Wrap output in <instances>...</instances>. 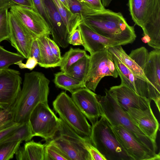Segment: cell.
I'll use <instances>...</instances> for the list:
<instances>
[{
    "label": "cell",
    "instance_id": "cell-1",
    "mask_svg": "<svg viewBox=\"0 0 160 160\" xmlns=\"http://www.w3.org/2000/svg\"><path fill=\"white\" fill-rule=\"evenodd\" d=\"M49 80L41 72L32 71L24 74L22 87L10 109L14 122L29 121L30 115L39 103H48Z\"/></svg>",
    "mask_w": 160,
    "mask_h": 160
},
{
    "label": "cell",
    "instance_id": "cell-2",
    "mask_svg": "<svg viewBox=\"0 0 160 160\" xmlns=\"http://www.w3.org/2000/svg\"><path fill=\"white\" fill-rule=\"evenodd\" d=\"M82 22L96 33L122 45L132 43L136 38L134 26L129 25L120 12L96 8Z\"/></svg>",
    "mask_w": 160,
    "mask_h": 160
},
{
    "label": "cell",
    "instance_id": "cell-3",
    "mask_svg": "<svg viewBox=\"0 0 160 160\" xmlns=\"http://www.w3.org/2000/svg\"><path fill=\"white\" fill-rule=\"evenodd\" d=\"M132 19L141 28L142 40L154 49H160V0H128Z\"/></svg>",
    "mask_w": 160,
    "mask_h": 160
},
{
    "label": "cell",
    "instance_id": "cell-4",
    "mask_svg": "<svg viewBox=\"0 0 160 160\" xmlns=\"http://www.w3.org/2000/svg\"><path fill=\"white\" fill-rule=\"evenodd\" d=\"M105 95H96L101 116L103 117L112 126H120L125 129L138 141L153 152L158 147L155 141L140 129L127 112L124 110L116 100L106 89Z\"/></svg>",
    "mask_w": 160,
    "mask_h": 160
},
{
    "label": "cell",
    "instance_id": "cell-5",
    "mask_svg": "<svg viewBox=\"0 0 160 160\" xmlns=\"http://www.w3.org/2000/svg\"><path fill=\"white\" fill-rule=\"evenodd\" d=\"M92 125L90 138L106 160H134L119 142L112 126L103 116Z\"/></svg>",
    "mask_w": 160,
    "mask_h": 160
},
{
    "label": "cell",
    "instance_id": "cell-6",
    "mask_svg": "<svg viewBox=\"0 0 160 160\" xmlns=\"http://www.w3.org/2000/svg\"><path fill=\"white\" fill-rule=\"evenodd\" d=\"M53 108L70 127L81 136L90 137L92 126L72 98L62 92L53 102Z\"/></svg>",
    "mask_w": 160,
    "mask_h": 160
},
{
    "label": "cell",
    "instance_id": "cell-7",
    "mask_svg": "<svg viewBox=\"0 0 160 160\" xmlns=\"http://www.w3.org/2000/svg\"><path fill=\"white\" fill-rule=\"evenodd\" d=\"M29 122L33 137H40L47 142L56 136L60 126V118L57 117L48 103H40L32 112Z\"/></svg>",
    "mask_w": 160,
    "mask_h": 160
},
{
    "label": "cell",
    "instance_id": "cell-8",
    "mask_svg": "<svg viewBox=\"0 0 160 160\" xmlns=\"http://www.w3.org/2000/svg\"><path fill=\"white\" fill-rule=\"evenodd\" d=\"M89 70L85 82V87L93 92L104 77L117 78L118 73L112 54L108 49L90 54Z\"/></svg>",
    "mask_w": 160,
    "mask_h": 160
},
{
    "label": "cell",
    "instance_id": "cell-9",
    "mask_svg": "<svg viewBox=\"0 0 160 160\" xmlns=\"http://www.w3.org/2000/svg\"><path fill=\"white\" fill-rule=\"evenodd\" d=\"M111 54L121 78V84L126 86L137 94L151 101L153 100L157 107H159L160 99L156 96L150 84L142 78L134 74L114 55Z\"/></svg>",
    "mask_w": 160,
    "mask_h": 160
},
{
    "label": "cell",
    "instance_id": "cell-10",
    "mask_svg": "<svg viewBox=\"0 0 160 160\" xmlns=\"http://www.w3.org/2000/svg\"><path fill=\"white\" fill-rule=\"evenodd\" d=\"M10 12L19 22L35 38L51 33L45 20L33 9L19 5H14Z\"/></svg>",
    "mask_w": 160,
    "mask_h": 160
},
{
    "label": "cell",
    "instance_id": "cell-11",
    "mask_svg": "<svg viewBox=\"0 0 160 160\" xmlns=\"http://www.w3.org/2000/svg\"><path fill=\"white\" fill-rule=\"evenodd\" d=\"M20 72L8 68L0 73V108L9 109L15 102L21 89Z\"/></svg>",
    "mask_w": 160,
    "mask_h": 160
},
{
    "label": "cell",
    "instance_id": "cell-12",
    "mask_svg": "<svg viewBox=\"0 0 160 160\" xmlns=\"http://www.w3.org/2000/svg\"><path fill=\"white\" fill-rule=\"evenodd\" d=\"M111 126L120 143L134 160H160L159 153L152 151L123 127Z\"/></svg>",
    "mask_w": 160,
    "mask_h": 160
},
{
    "label": "cell",
    "instance_id": "cell-13",
    "mask_svg": "<svg viewBox=\"0 0 160 160\" xmlns=\"http://www.w3.org/2000/svg\"><path fill=\"white\" fill-rule=\"evenodd\" d=\"M9 28L8 40L18 53L27 59L30 56L31 48L36 39L10 12L8 13Z\"/></svg>",
    "mask_w": 160,
    "mask_h": 160
},
{
    "label": "cell",
    "instance_id": "cell-14",
    "mask_svg": "<svg viewBox=\"0 0 160 160\" xmlns=\"http://www.w3.org/2000/svg\"><path fill=\"white\" fill-rule=\"evenodd\" d=\"M96 95L86 88L79 89L72 93V100L92 125L101 116Z\"/></svg>",
    "mask_w": 160,
    "mask_h": 160
},
{
    "label": "cell",
    "instance_id": "cell-15",
    "mask_svg": "<svg viewBox=\"0 0 160 160\" xmlns=\"http://www.w3.org/2000/svg\"><path fill=\"white\" fill-rule=\"evenodd\" d=\"M108 91L125 111L130 108L143 110L150 105V100L137 94L127 86L122 84L111 87Z\"/></svg>",
    "mask_w": 160,
    "mask_h": 160
},
{
    "label": "cell",
    "instance_id": "cell-16",
    "mask_svg": "<svg viewBox=\"0 0 160 160\" xmlns=\"http://www.w3.org/2000/svg\"><path fill=\"white\" fill-rule=\"evenodd\" d=\"M42 1L50 20V31L53 40L59 47L67 48L69 44V35L61 16L52 0Z\"/></svg>",
    "mask_w": 160,
    "mask_h": 160
},
{
    "label": "cell",
    "instance_id": "cell-17",
    "mask_svg": "<svg viewBox=\"0 0 160 160\" xmlns=\"http://www.w3.org/2000/svg\"><path fill=\"white\" fill-rule=\"evenodd\" d=\"M78 28L81 32L82 46L90 54L111 47L122 45L119 42L96 33L83 22L79 25Z\"/></svg>",
    "mask_w": 160,
    "mask_h": 160
},
{
    "label": "cell",
    "instance_id": "cell-18",
    "mask_svg": "<svg viewBox=\"0 0 160 160\" xmlns=\"http://www.w3.org/2000/svg\"><path fill=\"white\" fill-rule=\"evenodd\" d=\"M126 112L145 135L156 141L159 124L151 105L143 110L130 108Z\"/></svg>",
    "mask_w": 160,
    "mask_h": 160
},
{
    "label": "cell",
    "instance_id": "cell-19",
    "mask_svg": "<svg viewBox=\"0 0 160 160\" xmlns=\"http://www.w3.org/2000/svg\"><path fill=\"white\" fill-rule=\"evenodd\" d=\"M50 142L64 152L70 160H92L88 151L68 136L59 133Z\"/></svg>",
    "mask_w": 160,
    "mask_h": 160
},
{
    "label": "cell",
    "instance_id": "cell-20",
    "mask_svg": "<svg viewBox=\"0 0 160 160\" xmlns=\"http://www.w3.org/2000/svg\"><path fill=\"white\" fill-rule=\"evenodd\" d=\"M143 66L146 77L155 89L160 92V49H154L149 52Z\"/></svg>",
    "mask_w": 160,
    "mask_h": 160
},
{
    "label": "cell",
    "instance_id": "cell-21",
    "mask_svg": "<svg viewBox=\"0 0 160 160\" xmlns=\"http://www.w3.org/2000/svg\"><path fill=\"white\" fill-rule=\"evenodd\" d=\"M60 118V124L58 132L59 133L69 137L86 149L90 153L92 160H102L103 159V156L92 144L89 137L79 135Z\"/></svg>",
    "mask_w": 160,
    "mask_h": 160
},
{
    "label": "cell",
    "instance_id": "cell-22",
    "mask_svg": "<svg viewBox=\"0 0 160 160\" xmlns=\"http://www.w3.org/2000/svg\"><path fill=\"white\" fill-rule=\"evenodd\" d=\"M45 144L34 140L28 141L20 147L16 153L18 160H44Z\"/></svg>",
    "mask_w": 160,
    "mask_h": 160
},
{
    "label": "cell",
    "instance_id": "cell-23",
    "mask_svg": "<svg viewBox=\"0 0 160 160\" xmlns=\"http://www.w3.org/2000/svg\"><path fill=\"white\" fill-rule=\"evenodd\" d=\"M108 50L132 73L146 80L152 87L156 96L158 97H160V92L157 91L149 82L144 75L143 70L127 54L121 45L111 47Z\"/></svg>",
    "mask_w": 160,
    "mask_h": 160
},
{
    "label": "cell",
    "instance_id": "cell-24",
    "mask_svg": "<svg viewBox=\"0 0 160 160\" xmlns=\"http://www.w3.org/2000/svg\"><path fill=\"white\" fill-rule=\"evenodd\" d=\"M42 36L36 38L40 47L42 63L40 67L45 68L60 67L62 58L56 57L48 44V38Z\"/></svg>",
    "mask_w": 160,
    "mask_h": 160
},
{
    "label": "cell",
    "instance_id": "cell-25",
    "mask_svg": "<svg viewBox=\"0 0 160 160\" xmlns=\"http://www.w3.org/2000/svg\"><path fill=\"white\" fill-rule=\"evenodd\" d=\"M61 16L67 27L69 36L82 22L79 15L72 14L59 0H52Z\"/></svg>",
    "mask_w": 160,
    "mask_h": 160
},
{
    "label": "cell",
    "instance_id": "cell-26",
    "mask_svg": "<svg viewBox=\"0 0 160 160\" xmlns=\"http://www.w3.org/2000/svg\"><path fill=\"white\" fill-rule=\"evenodd\" d=\"M90 57L87 54L72 65L65 73L85 84L89 70Z\"/></svg>",
    "mask_w": 160,
    "mask_h": 160
},
{
    "label": "cell",
    "instance_id": "cell-27",
    "mask_svg": "<svg viewBox=\"0 0 160 160\" xmlns=\"http://www.w3.org/2000/svg\"><path fill=\"white\" fill-rule=\"evenodd\" d=\"M54 82L58 88L68 91L71 93L79 89L86 88L84 83L62 71L54 74Z\"/></svg>",
    "mask_w": 160,
    "mask_h": 160
},
{
    "label": "cell",
    "instance_id": "cell-28",
    "mask_svg": "<svg viewBox=\"0 0 160 160\" xmlns=\"http://www.w3.org/2000/svg\"><path fill=\"white\" fill-rule=\"evenodd\" d=\"M87 54L85 50L71 48L62 57L60 66L61 71L66 72L72 65Z\"/></svg>",
    "mask_w": 160,
    "mask_h": 160
},
{
    "label": "cell",
    "instance_id": "cell-29",
    "mask_svg": "<svg viewBox=\"0 0 160 160\" xmlns=\"http://www.w3.org/2000/svg\"><path fill=\"white\" fill-rule=\"evenodd\" d=\"M33 137L28 121L22 123L13 133L4 139L1 143L17 141L28 142L31 140Z\"/></svg>",
    "mask_w": 160,
    "mask_h": 160
},
{
    "label": "cell",
    "instance_id": "cell-30",
    "mask_svg": "<svg viewBox=\"0 0 160 160\" xmlns=\"http://www.w3.org/2000/svg\"><path fill=\"white\" fill-rule=\"evenodd\" d=\"M24 59L20 54L8 51L0 45V70L8 68L10 65Z\"/></svg>",
    "mask_w": 160,
    "mask_h": 160
},
{
    "label": "cell",
    "instance_id": "cell-31",
    "mask_svg": "<svg viewBox=\"0 0 160 160\" xmlns=\"http://www.w3.org/2000/svg\"><path fill=\"white\" fill-rule=\"evenodd\" d=\"M67 0L70 11L73 14L80 16L82 19L92 14L95 9L78 0Z\"/></svg>",
    "mask_w": 160,
    "mask_h": 160
},
{
    "label": "cell",
    "instance_id": "cell-32",
    "mask_svg": "<svg viewBox=\"0 0 160 160\" xmlns=\"http://www.w3.org/2000/svg\"><path fill=\"white\" fill-rule=\"evenodd\" d=\"M22 142L21 141H17L1 143L0 145V160H9L12 159Z\"/></svg>",
    "mask_w": 160,
    "mask_h": 160
},
{
    "label": "cell",
    "instance_id": "cell-33",
    "mask_svg": "<svg viewBox=\"0 0 160 160\" xmlns=\"http://www.w3.org/2000/svg\"><path fill=\"white\" fill-rule=\"evenodd\" d=\"M45 144L44 160H70L56 146L50 142Z\"/></svg>",
    "mask_w": 160,
    "mask_h": 160
},
{
    "label": "cell",
    "instance_id": "cell-34",
    "mask_svg": "<svg viewBox=\"0 0 160 160\" xmlns=\"http://www.w3.org/2000/svg\"><path fill=\"white\" fill-rule=\"evenodd\" d=\"M8 9L4 8L0 11V43L4 40H8L9 37Z\"/></svg>",
    "mask_w": 160,
    "mask_h": 160
},
{
    "label": "cell",
    "instance_id": "cell-35",
    "mask_svg": "<svg viewBox=\"0 0 160 160\" xmlns=\"http://www.w3.org/2000/svg\"><path fill=\"white\" fill-rule=\"evenodd\" d=\"M32 1L34 10L42 17L50 31L51 28L50 21L42 0H32Z\"/></svg>",
    "mask_w": 160,
    "mask_h": 160
},
{
    "label": "cell",
    "instance_id": "cell-36",
    "mask_svg": "<svg viewBox=\"0 0 160 160\" xmlns=\"http://www.w3.org/2000/svg\"><path fill=\"white\" fill-rule=\"evenodd\" d=\"M14 122L13 114L10 110L0 108V129Z\"/></svg>",
    "mask_w": 160,
    "mask_h": 160
},
{
    "label": "cell",
    "instance_id": "cell-37",
    "mask_svg": "<svg viewBox=\"0 0 160 160\" xmlns=\"http://www.w3.org/2000/svg\"><path fill=\"white\" fill-rule=\"evenodd\" d=\"M22 123L14 122L11 124L0 129V143L5 138L8 137Z\"/></svg>",
    "mask_w": 160,
    "mask_h": 160
},
{
    "label": "cell",
    "instance_id": "cell-38",
    "mask_svg": "<svg viewBox=\"0 0 160 160\" xmlns=\"http://www.w3.org/2000/svg\"><path fill=\"white\" fill-rule=\"evenodd\" d=\"M36 38L33 40L32 42L30 51V56L34 58L37 60L38 64L40 66L42 63L40 51Z\"/></svg>",
    "mask_w": 160,
    "mask_h": 160
},
{
    "label": "cell",
    "instance_id": "cell-39",
    "mask_svg": "<svg viewBox=\"0 0 160 160\" xmlns=\"http://www.w3.org/2000/svg\"><path fill=\"white\" fill-rule=\"evenodd\" d=\"M68 42L69 44L73 45H82L83 42L81 32L78 28L69 36Z\"/></svg>",
    "mask_w": 160,
    "mask_h": 160
},
{
    "label": "cell",
    "instance_id": "cell-40",
    "mask_svg": "<svg viewBox=\"0 0 160 160\" xmlns=\"http://www.w3.org/2000/svg\"><path fill=\"white\" fill-rule=\"evenodd\" d=\"M27 59L25 63L21 61L16 62L15 64L18 65L20 69H28L32 70L38 64L37 60L34 57L29 56Z\"/></svg>",
    "mask_w": 160,
    "mask_h": 160
},
{
    "label": "cell",
    "instance_id": "cell-41",
    "mask_svg": "<svg viewBox=\"0 0 160 160\" xmlns=\"http://www.w3.org/2000/svg\"><path fill=\"white\" fill-rule=\"evenodd\" d=\"M48 41L50 47L54 54L57 57L62 58L60 50L58 45L49 37L48 38Z\"/></svg>",
    "mask_w": 160,
    "mask_h": 160
},
{
    "label": "cell",
    "instance_id": "cell-42",
    "mask_svg": "<svg viewBox=\"0 0 160 160\" xmlns=\"http://www.w3.org/2000/svg\"><path fill=\"white\" fill-rule=\"evenodd\" d=\"M81 2L85 3L94 8L99 9L105 8L101 0H78Z\"/></svg>",
    "mask_w": 160,
    "mask_h": 160
},
{
    "label": "cell",
    "instance_id": "cell-43",
    "mask_svg": "<svg viewBox=\"0 0 160 160\" xmlns=\"http://www.w3.org/2000/svg\"><path fill=\"white\" fill-rule=\"evenodd\" d=\"M16 5L32 8L34 10L32 0H10Z\"/></svg>",
    "mask_w": 160,
    "mask_h": 160
},
{
    "label": "cell",
    "instance_id": "cell-44",
    "mask_svg": "<svg viewBox=\"0 0 160 160\" xmlns=\"http://www.w3.org/2000/svg\"><path fill=\"white\" fill-rule=\"evenodd\" d=\"M16 4L10 0H0V11L4 8H10Z\"/></svg>",
    "mask_w": 160,
    "mask_h": 160
},
{
    "label": "cell",
    "instance_id": "cell-45",
    "mask_svg": "<svg viewBox=\"0 0 160 160\" xmlns=\"http://www.w3.org/2000/svg\"><path fill=\"white\" fill-rule=\"evenodd\" d=\"M63 4L64 6L68 10H69V6L68 5L67 0H59ZM70 11V10H69Z\"/></svg>",
    "mask_w": 160,
    "mask_h": 160
},
{
    "label": "cell",
    "instance_id": "cell-46",
    "mask_svg": "<svg viewBox=\"0 0 160 160\" xmlns=\"http://www.w3.org/2000/svg\"><path fill=\"white\" fill-rule=\"evenodd\" d=\"M1 70H0V73L1 72Z\"/></svg>",
    "mask_w": 160,
    "mask_h": 160
},
{
    "label": "cell",
    "instance_id": "cell-47",
    "mask_svg": "<svg viewBox=\"0 0 160 160\" xmlns=\"http://www.w3.org/2000/svg\"><path fill=\"white\" fill-rule=\"evenodd\" d=\"M1 143H0V144H1Z\"/></svg>",
    "mask_w": 160,
    "mask_h": 160
}]
</instances>
